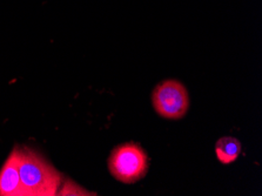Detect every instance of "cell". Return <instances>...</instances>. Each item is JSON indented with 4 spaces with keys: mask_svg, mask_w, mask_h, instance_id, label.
Returning a JSON list of instances; mask_svg holds the SVG:
<instances>
[{
    "mask_svg": "<svg viewBox=\"0 0 262 196\" xmlns=\"http://www.w3.org/2000/svg\"><path fill=\"white\" fill-rule=\"evenodd\" d=\"M19 174L26 196H54L62 177L47 160L30 147L17 146Z\"/></svg>",
    "mask_w": 262,
    "mask_h": 196,
    "instance_id": "1",
    "label": "cell"
},
{
    "mask_svg": "<svg viewBox=\"0 0 262 196\" xmlns=\"http://www.w3.org/2000/svg\"><path fill=\"white\" fill-rule=\"evenodd\" d=\"M112 177L125 185H132L144 179L148 170V157L144 148L136 142L114 147L108 158Z\"/></svg>",
    "mask_w": 262,
    "mask_h": 196,
    "instance_id": "2",
    "label": "cell"
},
{
    "mask_svg": "<svg viewBox=\"0 0 262 196\" xmlns=\"http://www.w3.org/2000/svg\"><path fill=\"white\" fill-rule=\"evenodd\" d=\"M152 103L157 113L164 119L184 118L189 107L187 89L178 80H165L154 89Z\"/></svg>",
    "mask_w": 262,
    "mask_h": 196,
    "instance_id": "3",
    "label": "cell"
},
{
    "mask_svg": "<svg viewBox=\"0 0 262 196\" xmlns=\"http://www.w3.org/2000/svg\"><path fill=\"white\" fill-rule=\"evenodd\" d=\"M0 196H26L18 167V149L13 148L0 169Z\"/></svg>",
    "mask_w": 262,
    "mask_h": 196,
    "instance_id": "4",
    "label": "cell"
},
{
    "mask_svg": "<svg viewBox=\"0 0 262 196\" xmlns=\"http://www.w3.org/2000/svg\"><path fill=\"white\" fill-rule=\"evenodd\" d=\"M241 142L236 138L222 137L215 143L216 158L222 165H229L236 161L241 153Z\"/></svg>",
    "mask_w": 262,
    "mask_h": 196,
    "instance_id": "5",
    "label": "cell"
},
{
    "mask_svg": "<svg viewBox=\"0 0 262 196\" xmlns=\"http://www.w3.org/2000/svg\"><path fill=\"white\" fill-rule=\"evenodd\" d=\"M58 196H93L97 195V193H92V191L86 190L85 188L79 186L71 179H66L65 181L61 182L60 187L57 191Z\"/></svg>",
    "mask_w": 262,
    "mask_h": 196,
    "instance_id": "6",
    "label": "cell"
}]
</instances>
